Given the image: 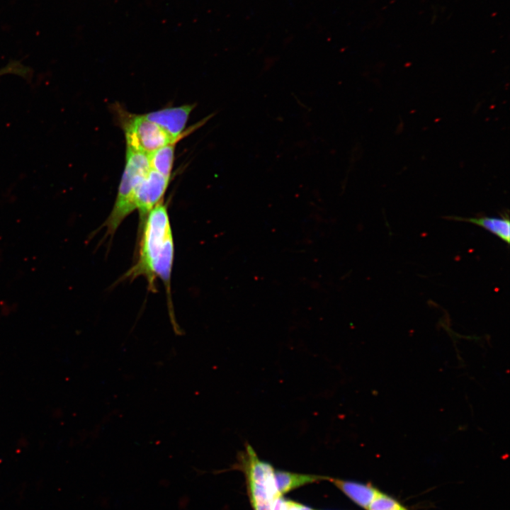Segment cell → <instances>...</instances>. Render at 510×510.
Listing matches in <instances>:
<instances>
[{"label":"cell","instance_id":"cell-1","mask_svg":"<svg viewBox=\"0 0 510 510\" xmlns=\"http://www.w3.org/2000/svg\"><path fill=\"white\" fill-rule=\"evenodd\" d=\"M142 227L138 259L125 278L142 276L152 290L155 280L160 278L169 296L174 242L169 214L162 200L147 213Z\"/></svg>","mask_w":510,"mask_h":510},{"label":"cell","instance_id":"cell-2","mask_svg":"<svg viewBox=\"0 0 510 510\" xmlns=\"http://www.w3.org/2000/svg\"><path fill=\"white\" fill-rule=\"evenodd\" d=\"M150 170L148 154L127 147L126 164L118 196L106 221L108 234H113L124 219L135 210V189Z\"/></svg>","mask_w":510,"mask_h":510},{"label":"cell","instance_id":"cell-3","mask_svg":"<svg viewBox=\"0 0 510 510\" xmlns=\"http://www.w3.org/2000/svg\"><path fill=\"white\" fill-rule=\"evenodd\" d=\"M239 460L247 479L254 509L273 510L275 499L280 496L276 485L273 466L261 460L248 443L245 444V450L239 453Z\"/></svg>","mask_w":510,"mask_h":510},{"label":"cell","instance_id":"cell-4","mask_svg":"<svg viewBox=\"0 0 510 510\" xmlns=\"http://www.w3.org/2000/svg\"><path fill=\"white\" fill-rule=\"evenodd\" d=\"M127 147L147 154L177 140L143 115H133L123 123Z\"/></svg>","mask_w":510,"mask_h":510},{"label":"cell","instance_id":"cell-5","mask_svg":"<svg viewBox=\"0 0 510 510\" xmlns=\"http://www.w3.org/2000/svg\"><path fill=\"white\" fill-rule=\"evenodd\" d=\"M169 178L151 169L135 189L133 196L135 210L142 217L146 215L159 202L169 185Z\"/></svg>","mask_w":510,"mask_h":510},{"label":"cell","instance_id":"cell-6","mask_svg":"<svg viewBox=\"0 0 510 510\" xmlns=\"http://www.w3.org/2000/svg\"><path fill=\"white\" fill-rule=\"evenodd\" d=\"M192 105L167 108L143 115L148 120L158 125L174 139L177 140L185 128Z\"/></svg>","mask_w":510,"mask_h":510},{"label":"cell","instance_id":"cell-7","mask_svg":"<svg viewBox=\"0 0 510 510\" xmlns=\"http://www.w3.org/2000/svg\"><path fill=\"white\" fill-rule=\"evenodd\" d=\"M357 505L366 510L380 489L370 483L329 479Z\"/></svg>","mask_w":510,"mask_h":510},{"label":"cell","instance_id":"cell-8","mask_svg":"<svg viewBox=\"0 0 510 510\" xmlns=\"http://www.w3.org/2000/svg\"><path fill=\"white\" fill-rule=\"evenodd\" d=\"M453 220L464 221L480 226L488 232L498 237L506 244L510 242V221L509 215L502 217L480 216L476 217L464 218L462 217H452Z\"/></svg>","mask_w":510,"mask_h":510},{"label":"cell","instance_id":"cell-9","mask_svg":"<svg viewBox=\"0 0 510 510\" xmlns=\"http://www.w3.org/2000/svg\"><path fill=\"white\" fill-rule=\"evenodd\" d=\"M276 485L280 495L320 480H329L328 477L293 473L290 472L275 470L274 472Z\"/></svg>","mask_w":510,"mask_h":510},{"label":"cell","instance_id":"cell-10","mask_svg":"<svg viewBox=\"0 0 510 510\" xmlns=\"http://www.w3.org/2000/svg\"><path fill=\"white\" fill-rule=\"evenodd\" d=\"M175 143H169L148 154L150 169L170 178L174 159Z\"/></svg>","mask_w":510,"mask_h":510},{"label":"cell","instance_id":"cell-11","mask_svg":"<svg viewBox=\"0 0 510 510\" xmlns=\"http://www.w3.org/2000/svg\"><path fill=\"white\" fill-rule=\"evenodd\" d=\"M366 510H409L400 501L381 490Z\"/></svg>","mask_w":510,"mask_h":510},{"label":"cell","instance_id":"cell-12","mask_svg":"<svg viewBox=\"0 0 510 510\" xmlns=\"http://www.w3.org/2000/svg\"><path fill=\"white\" fill-rule=\"evenodd\" d=\"M6 74H15L27 79L30 74V69L19 62H12L0 69V76Z\"/></svg>","mask_w":510,"mask_h":510},{"label":"cell","instance_id":"cell-13","mask_svg":"<svg viewBox=\"0 0 510 510\" xmlns=\"http://www.w3.org/2000/svg\"><path fill=\"white\" fill-rule=\"evenodd\" d=\"M285 510H314L291 500H285Z\"/></svg>","mask_w":510,"mask_h":510},{"label":"cell","instance_id":"cell-14","mask_svg":"<svg viewBox=\"0 0 510 510\" xmlns=\"http://www.w3.org/2000/svg\"><path fill=\"white\" fill-rule=\"evenodd\" d=\"M273 510H285V499L281 495L275 499Z\"/></svg>","mask_w":510,"mask_h":510}]
</instances>
